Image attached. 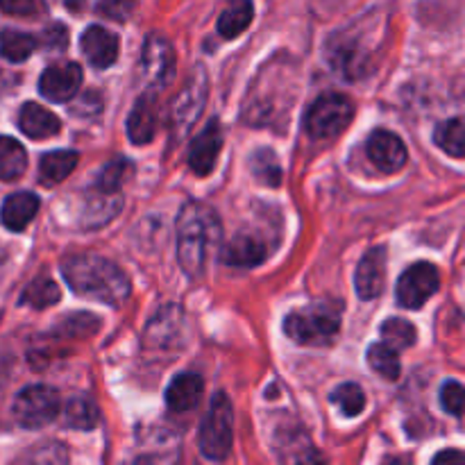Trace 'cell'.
<instances>
[{
	"instance_id": "6da1fadb",
	"label": "cell",
	"mask_w": 465,
	"mask_h": 465,
	"mask_svg": "<svg viewBox=\"0 0 465 465\" xmlns=\"http://www.w3.org/2000/svg\"><path fill=\"white\" fill-rule=\"evenodd\" d=\"M62 275L80 298L112 304V307L125 302L132 293L130 277L125 275V271L100 254H71L62 262Z\"/></svg>"
},
{
	"instance_id": "7a4b0ae2",
	"label": "cell",
	"mask_w": 465,
	"mask_h": 465,
	"mask_svg": "<svg viewBox=\"0 0 465 465\" xmlns=\"http://www.w3.org/2000/svg\"><path fill=\"white\" fill-rule=\"evenodd\" d=\"M223 225L218 213L204 203H186L177 216V262L189 277H200L209 257L218 250Z\"/></svg>"
},
{
	"instance_id": "3957f363",
	"label": "cell",
	"mask_w": 465,
	"mask_h": 465,
	"mask_svg": "<svg viewBox=\"0 0 465 465\" xmlns=\"http://www.w3.org/2000/svg\"><path fill=\"white\" fill-rule=\"evenodd\" d=\"M341 330L339 307L313 304L286 316L284 331L291 341L300 345H330Z\"/></svg>"
},
{
	"instance_id": "277c9868",
	"label": "cell",
	"mask_w": 465,
	"mask_h": 465,
	"mask_svg": "<svg viewBox=\"0 0 465 465\" xmlns=\"http://www.w3.org/2000/svg\"><path fill=\"white\" fill-rule=\"evenodd\" d=\"M234 445V409L225 393L213 395L200 427V452L212 461H225Z\"/></svg>"
},
{
	"instance_id": "5b68a950",
	"label": "cell",
	"mask_w": 465,
	"mask_h": 465,
	"mask_svg": "<svg viewBox=\"0 0 465 465\" xmlns=\"http://www.w3.org/2000/svg\"><path fill=\"white\" fill-rule=\"evenodd\" d=\"M354 118V103L343 94H322L304 116V130L312 139L327 141L343 134Z\"/></svg>"
},
{
	"instance_id": "8992f818",
	"label": "cell",
	"mask_w": 465,
	"mask_h": 465,
	"mask_svg": "<svg viewBox=\"0 0 465 465\" xmlns=\"http://www.w3.org/2000/svg\"><path fill=\"white\" fill-rule=\"evenodd\" d=\"M207 73L203 66L193 68V73L189 75V80L184 82V86L180 89V94L173 98L171 112H168V125H171L173 136L182 139L186 132L191 130L195 121L203 114L204 103H207Z\"/></svg>"
},
{
	"instance_id": "52a82bcc",
	"label": "cell",
	"mask_w": 465,
	"mask_h": 465,
	"mask_svg": "<svg viewBox=\"0 0 465 465\" xmlns=\"http://www.w3.org/2000/svg\"><path fill=\"white\" fill-rule=\"evenodd\" d=\"M59 409H62V400L59 393L50 386L36 384L27 386L14 400L12 413L16 422L25 430H39V427L50 425L57 418Z\"/></svg>"
},
{
	"instance_id": "ba28073f",
	"label": "cell",
	"mask_w": 465,
	"mask_h": 465,
	"mask_svg": "<svg viewBox=\"0 0 465 465\" xmlns=\"http://www.w3.org/2000/svg\"><path fill=\"white\" fill-rule=\"evenodd\" d=\"M439 268L430 262H418L409 266L398 280V302L404 309H420L439 291Z\"/></svg>"
},
{
	"instance_id": "9c48e42d",
	"label": "cell",
	"mask_w": 465,
	"mask_h": 465,
	"mask_svg": "<svg viewBox=\"0 0 465 465\" xmlns=\"http://www.w3.org/2000/svg\"><path fill=\"white\" fill-rule=\"evenodd\" d=\"M141 73L154 89H162L175 73V50L163 35H150L141 50Z\"/></svg>"
},
{
	"instance_id": "30bf717a",
	"label": "cell",
	"mask_w": 465,
	"mask_h": 465,
	"mask_svg": "<svg viewBox=\"0 0 465 465\" xmlns=\"http://www.w3.org/2000/svg\"><path fill=\"white\" fill-rule=\"evenodd\" d=\"M275 452L282 465H325L322 454L300 427H282L277 431Z\"/></svg>"
},
{
	"instance_id": "8fae6325",
	"label": "cell",
	"mask_w": 465,
	"mask_h": 465,
	"mask_svg": "<svg viewBox=\"0 0 465 465\" xmlns=\"http://www.w3.org/2000/svg\"><path fill=\"white\" fill-rule=\"evenodd\" d=\"M82 86V68L75 62L54 64L39 77V91L50 103H68Z\"/></svg>"
},
{
	"instance_id": "7c38bea8",
	"label": "cell",
	"mask_w": 465,
	"mask_h": 465,
	"mask_svg": "<svg viewBox=\"0 0 465 465\" xmlns=\"http://www.w3.org/2000/svg\"><path fill=\"white\" fill-rule=\"evenodd\" d=\"M366 153L381 173H398L407 163V145L389 130H375L368 136Z\"/></svg>"
},
{
	"instance_id": "4fadbf2b",
	"label": "cell",
	"mask_w": 465,
	"mask_h": 465,
	"mask_svg": "<svg viewBox=\"0 0 465 465\" xmlns=\"http://www.w3.org/2000/svg\"><path fill=\"white\" fill-rule=\"evenodd\" d=\"M223 150V132L218 121H212L198 136L189 150V166L198 177H207L218 162Z\"/></svg>"
},
{
	"instance_id": "5bb4252c",
	"label": "cell",
	"mask_w": 465,
	"mask_h": 465,
	"mask_svg": "<svg viewBox=\"0 0 465 465\" xmlns=\"http://www.w3.org/2000/svg\"><path fill=\"white\" fill-rule=\"evenodd\" d=\"M357 293L361 300H375L380 298L386 284V248H372L368 250L366 257L359 262L357 277Z\"/></svg>"
},
{
	"instance_id": "9a60e30c",
	"label": "cell",
	"mask_w": 465,
	"mask_h": 465,
	"mask_svg": "<svg viewBox=\"0 0 465 465\" xmlns=\"http://www.w3.org/2000/svg\"><path fill=\"white\" fill-rule=\"evenodd\" d=\"M82 53L95 68H109L118 57V36L103 25H91L82 32Z\"/></svg>"
},
{
	"instance_id": "2e32d148",
	"label": "cell",
	"mask_w": 465,
	"mask_h": 465,
	"mask_svg": "<svg viewBox=\"0 0 465 465\" xmlns=\"http://www.w3.org/2000/svg\"><path fill=\"white\" fill-rule=\"evenodd\" d=\"M268 248L259 236L241 232L223 250V262L236 268H254L266 262Z\"/></svg>"
},
{
	"instance_id": "e0dca14e",
	"label": "cell",
	"mask_w": 465,
	"mask_h": 465,
	"mask_svg": "<svg viewBox=\"0 0 465 465\" xmlns=\"http://www.w3.org/2000/svg\"><path fill=\"white\" fill-rule=\"evenodd\" d=\"M204 393V381L203 377L195 375V372H182L175 380L171 381L166 391V404L171 411L184 413L195 409V404L203 400Z\"/></svg>"
},
{
	"instance_id": "ac0fdd59",
	"label": "cell",
	"mask_w": 465,
	"mask_h": 465,
	"mask_svg": "<svg viewBox=\"0 0 465 465\" xmlns=\"http://www.w3.org/2000/svg\"><path fill=\"white\" fill-rule=\"evenodd\" d=\"M36 212H39V198L30 191H18L3 203L0 218H3V225L7 230L23 232L36 216Z\"/></svg>"
},
{
	"instance_id": "d6986e66",
	"label": "cell",
	"mask_w": 465,
	"mask_h": 465,
	"mask_svg": "<svg viewBox=\"0 0 465 465\" xmlns=\"http://www.w3.org/2000/svg\"><path fill=\"white\" fill-rule=\"evenodd\" d=\"M18 127L30 139H48V136L57 134L62 123L53 112L44 109L41 104L25 103L18 112Z\"/></svg>"
},
{
	"instance_id": "ffe728a7",
	"label": "cell",
	"mask_w": 465,
	"mask_h": 465,
	"mask_svg": "<svg viewBox=\"0 0 465 465\" xmlns=\"http://www.w3.org/2000/svg\"><path fill=\"white\" fill-rule=\"evenodd\" d=\"M154 132H157V112H154L153 98L145 95V98L136 100L134 109L130 112V118H127V136L134 143L145 145L154 139Z\"/></svg>"
},
{
	"instance_id": "44dd1931",
	"label": "cell",
	"mask_w": 465,
	"mask_h": 465,
	"mask_svg": "<svg viewBox=\"0 0 465 465\" xmlns=\"http://www.w3.org/2000/svg\"><path fill=\"white\" fill-rule=\"evenodd\" d=\"M77 166V153L73 150H54L41 157L39 163V182L44 186H57L66 180Z\"/></svg>"
},
{
	"instance_id": "7402d4cb",
	"label": "cell",
	"mask_w": 465,
	"mask_h": 465,
	"mask_svg": "<svg viewBox=\"0 0 465 465\" xmlns=\"http://www.w3.org/2000/svg\"><path fill=\"white\" fill-rule=\"evenodd\" d=\"M434 141L450 157L465 159V116H454L440 123L434 132Z\"/></svg>"
},
{
	"instance_id": "603a6c76",
	"label": "cell",
	"mask_w": 465,
	"mask_h": 465,
	"mask_svg": "<svg viewBox=\"0 0 465 465\" xmlns=\"http://www.w3.org/2000/svg\"><path fill=\"white\" fill-rule=\"evenodd\" d=\"M27 153L12 136H0V180L14 182L25 173Z\"/></svg>"
},
{
	"instance_id": "cb8c5ba5",
	"label": "cell",
	"mask_w": 465,
	"mask_h": 465,
	"mask_svg": "<svg viewBox=\"0 0 465 465\" xmlns=\"http://www.w3.org/2000/svg\"><path fill=\"white\" fill-rule=\"evenodd\" d=\"M121 200L116 198V195H107V193H100V191H95V195H91L89 200H86V209H84V225L86 227H100L104 225V223L112 221L114 216H116L118 212H121Z\"/></svg>"
},
{
	"instance_id": "d4e9b609",
	"label": "cell",
	"mask_w": 465,
	"mask_h": 465,
	"mask_svg": "<svg viewBox=\"0 0 465 465\" xmlns=\"http://www.w3.org/2000/svg\"><path fill=\"white\" fill-rule=\"evenodd\" d=\"M39 45V39L27 32H16V30H5L0 35V54H3L7 62H25L32 53Z\"/></svg>"
},
{
	"instance_id": "484cf974",
	"label": "cell",
	"mask_w": 465,
	"mask_h": 465,
	"mask_svg": "<svg viewBox=\"0 0 465 465\" xmlns=\"http://www.w3.org/2000/svg\"><path fill=\"white\" fill-rule=\"evenodd\" d=\"M416 327L409 321H404V318H389V321L381 325V343H384L386 348L395 350V352L411 348V345L416 343Z\"/></svg>"
},
{
	"instance_id": "4316f807",
	"label": "cell",
	"mask_w": 465,
	"mask_h": 465,
	"mask_svg": "<svg viewBox=\"0 0 465 465\" xmlns=\"http://www.w3.org/2000/svg\"><path fill=\"white\" fill-rule=\"evenodd\" d=\"M64 418H66V425L73 430H94L100 422V411L95 407L94 400L89 398H75L68 400L66 409H64Z\"/></svg>"
},
{
	"instance_id": "83f0119b",
	"label": "cell",
	"mask_w": 465,
	"mask_h": 465,
	"mask_svg": "<svg viewBox=\"0 0 465 465\" xmlns=\"http://www.w3.org/2000/svg\"><path fill=\"white\" fill-rule=\"evenodd\" d=\"M134 168L127 159H114V162L104 163L103 171L98 173V180H95V191L107 195H116L118 189L125 184L132 177Z\"/></svg>"
},
{
	"instance_id": "f1b7e54d",
	"label": "cell",
	"mask_w": 465,
	"mask_h": 465,
	"mask_svg": "<svg viewBox=\"0 0 465 465\" xmlns=\"http://www.w3.org/2000/svg\"><path fill=\"white\" fill-rule=\"evenodd\" d=\"M252 3L230 5V7L221 14V18H218V32H221L225 39H234V36H239L241 32L252 23Z\"/></svg>"
},
{
	"instance_id": "f546056e",
	"label": "cell",
	"mask_w": 465,
	"mask_h": 465,
	"mask_svg": "<svg viewBox=\"0 0 465 465\" xmlns=\"http://www.w3.org/2000/svg\"><path fill=\"white\" fill-rule=\"evenodd\" d=\"M59 300H62V291L48 277L35 280L21 295V304H27L32 309H48L53 304H57Z\"/></svg>"
},
{
	"instance_id": "4dcf8cb0",
	"label": "cell",
	"mask_w": 465,
	"mask_h": 465,
	"mask_svg": "<svg viewBox=\"0 0 465 465\" xmlns=\"http://www.w3.org/2000/svg\"><path fill=\"white\" fill-rule=\"evenodd\" d=\"M12 465H68V450L62 443H44L27 450Z\"/></svg>"
},
{
	"instance_id": "1f68e13d",
	"label": "cell",
	"mask_w": 465,
	"mask_h": 465,
	"mask_svg": "<svg viewBox=\"0 0 465 465\" xmlns=\"http://www.w3.org/2000/svg\"><path fill=\"white\" fill-rule=\"evenodd\" d=\"M368 363H371V368L377 375H381L389 381L398 380L400 371H402V368H400L398 352L386 348L384 343H372L371 348H368Z\"/></svg>"
},
{
	"instance_id": "d6a6232c",
	"label": "cell",
	"mask_w": 465,
	"mask_h": 465,
	"mask_svg": "<svg viewBox=\"0 0 465 465\" xmlns=\"http://www.w3.org/2000/svg\"><path fill=\"white\" fill-rule=\"evenodd\" d=\"M98 327L100 321L94 313H75V316L62 318L54 334L64 336V339H86V336L95 334Z\"/></svg>"
},
{
	"instance_id": "836d02e7",
	"label": "cell",
	"mask_w": 465,
	"mask_h": 465,
	"mask_svg": "<svg viewBox=\"0 0 465 465\" xmlns=\"http://www.w3.org/2000/svg\"><path fill=\"white\" fill-rule=\"evenodd\" d=\"M252 173L259 182H263V184L280 186L282 166H280V159L275 157L272 150L262 148L252 154Z\"/></svg>"
},
{
	"instance_id": "e575fe53",
	"label": "cell",
	"mask_w": 465,
	"mask_h": 465,
	"mask_svg": "<svg viewBox=\"0 0 465 465\" xmlns=\"http://www.w3.org/2000/svg\"><path fill=\"white\" fill-rule=\"evenodd\" d=\"M331 400L341 407V411L348 418L359 416L366 409V393L359 384H343L331 393Z\"/></svg>"
},
{
	"instance_id": "d590c367",
	"label": "cell",
	"mask_w": 465,
	"mask_h": 465,
	"mask_svg": "<svg viewBox=\"0 0 465 465\" xmlns=\"http://www.w3.org/2000/svg\"><path fill=\"white\" fill-rule=\"evenodd\" d=\"M440 404L450 416H463L465 411V389L459 381H448L440 389Z\"/></svg>"
},
{
	"instance_id": "8d00e7d4",
	"label": "cell",
	"mask_w": 465,
	"mask_h": 465,
	"mask_svg": "<svg viewBox=\"0 0 465 465\" xmlns=\"http://www.w3.org/2000/svg\"><path fill=\"white\" fill-rule=\"evenodd\" d=\"M431 465H465V452L461 450H443L434 457Z\"/></svg>"
},
{
	"instance_id": "74e56055",
	"label": "cell",
	"mask_w": 465,
	"mask_h": 465,
	"mask_svg": "<svg viewBox=\"0 0 465 465\" xmlns=\"http://www.w3.org/2000/svg\"><path fill=\"white\" fill-rule=\"evenodd\" d=\"M0 9L7 14H36L44 9L39 3H0Z\"/></svg>"
},
{
	"instance_id": "f35d334b",
	"label": "cell",
	"mask_w": 465,
	"mask_h": 465,
	"mask_svg": "<svg viewBox=\"0 0 465 465\" xmlns=\"http://www.w3.org/2000/svg\"><path fill=\"white\" fill-rule=\"evenodd\" d=\"M44 44L48 45V48H64V45H66V30H64L62 25L48 27Z\"/></svg>"
},
{
	"instance_id": "ab89813d",
	"label": "cell",
	"mask_w": 465,
	"mask_h": 465,
	"mask_svg": "<svg viewBox=\"0 0 465 465\" xmlns=\"http://www.w3.org/2000/svg\"><path fill=\"white\" fill-rule=\"evenodd\" d=\"M127 9H132V5H100V12H104V14L116 12V21H121V18L125 16Z\"/></svg>"
},
{
	"instance_id": "60d3db41",
	"label": "cell",
	"mask_w": 465,
	"mask_h": 465,
	"mask_svg": "<svg viewBox=\"0 0 465 465\" xmlns=\"http://www.w3.org/2000/svg\"><path fill=\"white\" fill-rule=\"evenodd\" d=\"M381 465H411V463H409V459L404 457H389Z\"/></svg>"
},
{
	"instance_id": "b9f144b4",
	"label": "cell",
	"mask_w": 465,
	"mask_h": 465,
	"mask_svg": "<svg viewBox=\"0 0 465 465\" xmlns=\"http://www.w3.org/2000/svg\"><path fill=\"white\" fill-rule=\"evenodd\" d=\"M127 465H153L148 461V459H136V461H132V463H127Z\"/></svg>"
}]
</instances>
